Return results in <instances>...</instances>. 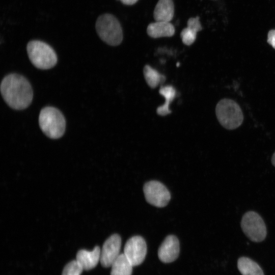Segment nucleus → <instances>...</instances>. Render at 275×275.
Returning <instances> with one entry per match:
<instances>
[{
	"label": "nucleus",
	"instance_id": "obj_1",
	"mask_svg": "<svg viewBox=\"0 0 275 275\" xmlns=\"http://www.w3.org/2000/svg\"><path fill=\"white\" fill-rule=\"evenodd\" d=\"M0 89L4 100L13 109L26 108L32 102L33 92L31 85L22 75H7L2 80Z\"/></svg>",
	"mask_w": 275,
	"mask_h": 275
},
{
	"label": "nucleus",
	"instance_id": "obj_2",
	"mask_svg": "<svg viewBox=\"0 0 275 275\" xmlns=\"http://www.w3.org/2000/svg\"><path fill=\"white\" fill-rule=\"evenodd\" d=\"M39 124L43 132L50 139H59L65 132L66 121L64 116L54 107L46 106L41 110Z\"/></svg>",
	"mask_w": 275,
	"mask_h": 275
},
{
	"label": "nucleus",
	"instance_id": "obj_3",
	"mask_svg": "<svg viewBox=\"0 0 275 275\" xmlns=\"http://www.w3.org/2000/svg\"><path fill=\"white\" fill-rule=\"evenodd\" d=\"M96 30L100 38L107 44L119 45L123 40V31L118 19L106 13L100 15L96 22Z\"/></svg>",
	"mask_w": 275,
	"mask_h": 275
},
{
	"label": "nucleus",
	"instance_id": "obj_4",
	"mask_svg": "<svg viewBox=\"0 0 275 275\" xmlns=\"http://www.w3.org/2000/svg\"><path fill=\"white\" fill-rule=\"evenodd\" d=\"M29 58L37 68L48 69L57 63V56L53 48L47 43L39 40H32L27 45Z\"/></svg>",
	"mask_w": 275,
	"mask_h": 275
},
{
	"label": "nucleus",
	"instance_id": "obj_5",
	"mask_svg": "<svg viewBox=\"0 0 275 275\" xmlns=\"http://www.w3.org/2000/svg\"><path fill=\"white\" fill-rule=\"evenodd\" d=\"M215 113L219 123L229 130L238 128L243 120V113L239 105L230 99L221 100L216 104Z\"/></svg>",
	"mask_w": 275,
	"mask_h": 275
},
{
	"label": "nucleus",
	"instance_id": "obj_6",
	"mask_svg": "<svg viewBox=\"0 0 275 275\" xmlns=\"http://www.w3.org/2000/svg\"><path fill=\"white\" fill-rule=\"evenodd\" d=\"M241 227L243 233L253 241L261 242L266 237L265 223L260 215L254 211H248L243 215Z\"/></svg>",
	"mask_w": 275,
	"mask_h": 275
},
{
	"label": "nucleus",
	"instance_id": "obj_7",
	"mask_svg": "<svg viewBox=\"0 0 275 275\" xmlns=\"http://www.w3.org/2000/svg\"><path fill=\"white\" fill-rule=\"evenodd\" d=\"M143 190L146 201L156 207L166 206L171 198L170 194L166 187L157 181L147 182L144 186Z\"/></svg>",
	"mask_w": 275,
	"mask_h": 275
},
{
	"label": "nucleus",
	"instance_id": "obj_8",
	"mask_svg": "<svg viewBox=\"0 0 275 275\" xmlns=\"http://www.w3.org/2000/svg\"><path fill=\"white\" fill-rule=\"evenodd\" d=\"M123 254L133 266L140 265L144 261L147 254L144 239L140 236L129 238L125 244Z\"/></svg>",
	"mask_w": 275,
	"mask_h": 275
},
{
	"label": "nucleus",
	"instance_id": "obj_9",
	"mask_svg": "<svg viewBox=\"0 0 275 275\" xmlns=\"http://www.w3.org/2000/svg\"><path fill=\"white\" fill-rule=\"evenodd\" d=\"M121 246L120 236L115 234L109 237L103 243L101 250V264L104 267L111 266L120 255Z\"/></svg>",
	"mask_w": 275,
	"mask_h": 275
},
{
	"label": "nucleus",
	"instance_id": "obj_10",
	"mask_svg": "<svg viewBox=\"0 0 275 275\" xmlns=\"http://www.w3.org/2000/svg\"><path fill=\"white\" fill-rule=\"evenodd\" d=\"M179 242L178 238L174 235L168 236L161 244L158 251L159 260L163 263H170L178 257Z\"/></svg>",
	"mask_w": 275,
	"mask_h": 275
},
{
	"label": "nucleus",
	"instance_id": "obj_11",
	"mask_svg": "<svg viewBox=\"0 0 275 275\" xmlns=\"http://www.w3.org/2000/svg\"><path fill=\"white\" fill-rule=\"evenodd\" d=\"M101 249L96 246L92 251L79 250L76 254V260L84 270H89L94 268L100 260Z\"/></svg>",
	"mask_w": 275,
	"mask_h": 275
},
{
	"label": "nucleus",
	"instance_id": "obj_12",
	"mask_svg": "<svg viewBox=\"0 0 275 275\" xmlns=\"http://www.w3.org/2000/svg\"><path fill=\"white\" fill-rule=\"evenodd\" d=\"M174 26L167 21H156L150 23L147 26V34L153 38L170 37L175 34Z\"/></svg>",
	"mask_w": 275,
	"mask_h": 275
},
{
	"label": "nucleus",
	"instance_id": "obj_13",
	"mask_svg": "<svg viewBox=\"0 0 275 275\" xmlns=\"http://www.w3.org/2000/svg\"><path fill=\"white\" fill-rule=\"evenodd\" d=\"M174 15V5L173 0H158L153 12L155 20L170 22Z\"/></svg>",
	"mask_w": 275,
	"mask_h": 275
},
{
	"label": "nucleus",
	"instance_id": "obj_14",
	"mask_svg": "<svg viewBox=\"0 0 275 275\" xmlns=\"http://www.w3.org/2000/svg\"><path fill=\"white\" fill-rule=\"evenodd\" d=\"M202 29L199 17L189 18L187 20V27L183 29L180 33L183 43L188 46L191 45L196 40L197 33Z\"/></svg>",
	"mask_w": 275,
	"mask_h": 275
},
{
	"label": "nucleus",
	"instance_id": "obj_15",
	"mask_svg": "<svg viewBox=\"0 0 275 275\" xmlns=\"http://www.w3.org/2000/svg\"><path fill=\"white\" fill-rule=\"evenodd\" d=\"M111 275H131L132 265L124 254H120L111 265Z\"/></svg>",
	"mask_w": 275,
	"mask_h": 275
},
{
	"label": "nucleus",
	"instance_id": "obj_16",
	"mask_svg": "<svg viewBox=\"0 0 275 275\" xmlns=\"http://www.w3.org/2000/svg\"><path fill=\"white\" fill-rule=\"evenodd\" d=\"M159 93L164 97L166 101L163 105L157 107L156 112L160 116H165L171 112L169 104L176 96V90L172 86H166L160 88Z\"/></svg>",
	"mask_w": 275,
	"mask_h": 275
},
{
	"label": "nucleus",
	"instance_id": "obj_17",
	"mask_svg": "<svg viewBox=\"0 0 275 275\" xmlns=\"http://www.w3.org/2000/svg\"><path fill=\"white\" fill-rule=\"evenodd\" d=\"M237 266L242 275H264L259 265L246 257L240 258L238 260Z\"/></svg>",
	"mask_w": 275,
	"mask_h": 275
},
{
	"label": "nucleus",
	"instance_id": "obj_18",
	"mask_svg": "<svg viewBox=\"0 0 275 275\" xmlns=\"http://www.w3.org/2000/svg\"><path fill=\"white\" fill-rule=\"evenodd\" d=\"M144 76L146 82L151 88L157 87L159 84L164 81L166 77L150 66L146 65L143 70Z\"/></svg>",
	"mask_w": 275,
	"mask_h": 275
},
{
	"label": "nucleus",
	"instance_id": "obj_19",
	"mask_svg": "<svg viewBox=\"0 0 275 275\" xmlns=\"http://www.w3.org/2000/svg\"><path fill=\"white\" fill-rule=\"evenodd\" d=\"M83 268L75 260L67 263L64 267L62 275H80Z\"/></svg>",
	"mask_w": 275,
	"mask_h": 275
},
{
	"label": "nucleus",
	"instance_id": "obj_20",
	"mask_svg": "<svg viewBox=\"0 0 275 275\" xmlns=\"http://www.w3.org/2000/svg\"><path fill=\"white\" fill-rule=\"evenodd\" d=\"M267 42L275 49V30H271L268 32Z\"/></svg>",
	"mask_w": 275,
	"mask_h": 275
},
{
	"label": "nucleus",
	"instance_id": "obj_21",
	"mask_svg": "<svg viewBox=\"0 0 275 275\" xmlns=\"http://www.w3.org/2000/svg\"><path fill=\"white\" fill-rule=\"evenodd\" d=\"M123 4L126 5H132L135 4L138 0H119Z\"/></svg>",
	"mask_w": 275,
	"mask_h": 275
},
{
	"label": "nucleus",
	"instance_id": "obj_22",
	"mask_svg": "<svg viewBox=\"0 0 275 275\" xmlns=\"http://www.w3.org/2000/svg\"><path fill=\"white\" fill-rule=\"evenodd\" d=\"M271 163L275 167V152L273 154L271 157Z\"/></svg>",
	"mask_w": 275,
	"mask_h": 275
}]
</instances>
